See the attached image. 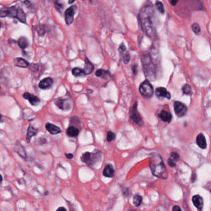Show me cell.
<instances>
[{
    "instance_id": "22",
    "label": "cell",
    "mask_w": 211,
    "mask_h": 211,
    "mask_svg": "<svg viewBox=\"0 0 211 211\" xmlns=\"http://www.w3.org/2000/svg\"><path fill=\"white\" fill-rule=\"evenodd\" d=\"M94 69V66L92 65V63H91L87 58H86L85 60V66H84V71L85 72L86 74H90L92 73Z\"/></svg>"
},
{
    "instance_id": "42",
    "label": "cell",
    "mask_w": 211,
    "mask_h": 211,
    "mask_svg": "<svg viewBox=\"0 0 211 211\" xmlns=\"http://www.w3.org/2000/svg\"><path fill=\"white\" fill-rule=\"evenodd\" d=\"M74 1H75V0H69V4H72L73 3H74Z\"/></svg>"
},
{
    "instance_id": "11",
    "label": "cell",
    "mask_w": 211,
    "mask_h": 211,
    "mask_svg": "<svg viewBox=\"0 0 211 211\" xmlns=\"http://www.w3.org/2000/svg\"><path fill=\"white\" fill-rule=\"evenodd\" d=\"M119 52L120 53V55L122 57L123 61L124 64L127 65L130 61V55L126 52V48L123 44H122L119 47Z\"/></svg>"
},
{
    "instance_id": "21",
    "label": "cell",
    "mask_w": 211,
    "mask_h": 211,
    "mask_svg": "<svg viewBox=\"0 0 211 211\" xmlns=\"http://www.w3.org/2000/svg\"><path fill=\"white\" fill-rule=\"evenodd\" d=\"M37 132V129L34 128L33 127V126L30 125L29 126V128H28V129H27V135H26V140L27 143H30L32 138L36 135Z\"/></svg>"
},
{
    "instance_id": "3",
    "label": "cell",
    "mask_w": 211,
    "mask_h": 211,
    "mask_svg": "<svg viewBox=\"0 0 211 211\" xmlns=\"http://www.w3.org/2000/svg\"><path fill=\"white\" fill-rule=\"evenodd\" d=\"M141 62L146 76L150 80H153L156 77L157 66L151 54L143 55L141 57Z\"/></svg>"
},
{
    "instance_id": "34",
    "label": "cell",
    "mask_w": 211,
    "mask_h": 211,
    "mask_svg": "<svg viewBox=\"0 0 211 211\" xmlns=\"http://www.w3.org/2000/svg\"><path fill=\"white\" fill-rule=\"evenodd\" d=\"M168 164L171 167H175L176 166L175 162H174V160H172L171 158L168 160Z\"/></svg>"
},
{
    "instance_id": "5",
    "label": "cell",
    "mask_w": 211,
    "mask_h": 211,
    "mask_svg": "<svg viewBox=\"0 0 211 211\" xmlns=\"http://www.w3.org/2000/svg\"><path fill=\"white\" fill-rule=\"evenodd\" d=\"M102 158V152L100 151L95 150L94 152L90 153L87 152L82 154L81 160L89 167L94 166L97 162L100 161Z\"/></svg>"
},
{
    "instance_id": "15",
    "label": "cell",
    "mask_w": 211,
    "mask_h": 211,
    "mask_svg": "<svg viewBox=\"0 0 211 211\" xmlns=\"http://www.w3.org/2000/svg\"><path fill=\"white\" fill-rule=\"evenodd\" d=\"M53 83V81L51 77H47L40 82L39 86L41 89H48L52 86Z\"/></svg>"
},
{
    "instance_id": "36",
    "label": "cell",
    "mask_w": 211,
    "mask_h": 211,
    "mask_svg": "<svg viewBox=\"0 0 211 211\" xmlns=\"http://www.w3.org/2000/svg\"><path fill=\"white\" fill-rule=\"evenodd\" d=\"M179 1L180 0H169V2L172 6H175L178 3Z\"/></svg>"
},
{
    "instance_id": "10",
    "label": "cell",
    "mask_w": 211,
    "mask_h": 211,
    "mask_svg": "<svg viewBox=\"0 0 211 211\" xmlns=\"http://www.w3.org/2000/svg\"><path fill=\"white\" fill-rule=\"evenodd\" d=\"M55 104L61 110H68L71 108V103L67 99L59 98L55 101Z\"/></svg>"
},
{
    "instance_id": "18",
    "label": "cell",
    "mask_w": 211,
    "mask_h": 211,
    "mask_svg": "<svg viewBox=\"0 0 211 211\" xmlns=\"http://www.w3.org/2000/svg\"><path fill=\"white\" fill-rule=\"evenodd\" d=\"M196 143L200 148L202 149H204L207 147V143H206V138L202 133H201V134H199L198 136H197Z\"/></svg>"
},
{
    "instance_id": "27",
    "label": "cell",
    "mask_w": 211,
    "mask_h": 211,
    "mask_svg": "<svg viewBox=\"0 0 211 211\" xmlns=\"http://www.w3.org/2000/svg\"><path fill=\"white\" fill-rule=\"evenodd\" d=\"M143 201V197L139 194L135 195L134 198H133V203L136 207H139L142 203Z\"/></svg>"
},
{
    "instance_id": "38",
    "label": "cell",
    "mask_w": 211,
    "mask_h": 211,
    "mask_svg": "<svg viewBox=\"0 0 211 211\" xmlns=\"http://www.w3.org/2000/svg\"><path fill=\"white\" fill-rule=\"evenodd\" d=\"M65 156L68 159H71L73 158V155L72 154H66Z\"/></svg>"
},
{
    "instance_id": "13",
    "label": "cell",
    "mask_w": 211,
    "mask_h": 211,
    "mask_svg": "<svg viewBox=\"0 0 211 211\" xmlns=\"http://www.w3.org/2000/svg\"><path fill=\"white\" fill-rule=\"evenodd\" d=\"M23 97L26 100H28L29 102V103L33 105V106H36V105H37L40 100L39 99V98H38L37 96L34 95L33 94H29L28 92H25L23 94Z\"/></svg>"
},
{
    "instance_id": "37",
    "label": "cell",
    "mask_w": 211,
    "mask_h": 211,
    "mask_svg": "<svg viewBox=\"0 0 211 211\" xmlns=\"http://www.w3.org/2000/svg\"><path fill=\"white\" fill-rule=\"evenodd\" d=\"M137 66L135 65V66H133L132 68V72H133V74H134L135 75H136L137 73H138V71H137Z\"/></svg>"
},
{
    "instance_id": "35",
    "label": "cell",
    "mask_w": 211,
    "mask_h": 211,
    "mask_svg": "<svg viewBox=\"0 0 211 211\" xmlns=\"http://www.w3.org/2000/svg\"><path fill=\"white\" fill-rule=\"evenodd\" d=\"M38 32H39L40 36H43V35H44V34L45 33V32L44 26H40V29L38 30Z\"/></svg>"
},
{
    "instance_id": "23",
    "label": "cell",
    "mask_w": 211,
    "mask_h": 211,
    "mask_svg": "<svg viewBox=\"0 0 211 211\" xmlns=\"http://www.w3.org/2000/svg\"><path fill=\"white\" fill-rule=\"evenodd\" d=\"M103 175L105 177L108 178L113 177L114 175V169L113 166L110 164L106 165L103 170Z\"/></svg>"
},
{
    "instance_id": "4",
    "label": "cell",
    "mask_w": 211,
    "mask_h": 211,
    "mask_svg": "<svg viewBox=\"0 0 211 211\" xmlns=\"http://www.w3.org/2000/svg\"><path fill=\"white\" fill-rule=\"evenodd\" d=\"M7 16L16 18L23 23H25L26 22V15L25 12L23 9L17 8L16 6H12L10 8L3 7L0 9V17H5Z\"/></svg>"
},
{
    "instance_id": "17",
    "label": "cell",
    "mask_w": 211,
    "mask_h": 211,
    "mask_svg": "<svg viewBox=\"0 0 211 211\" xmlns=\"http://www.w3.org/2000/svg\"><path fill=\"white\" fill-rule=\"evenodd\" d=\"M45 128L50 133L51 135H57V134H59V133L61 132V130L59 127H58L57 126L51 124V123H47L46 124Z\"/></svg>"
},
{
    "instance_id": "24",
    "label": "cell",
    "mask_w": 211,
    "mask_h": 211,
    "mask_svg": "<svg viewBox=\"0 0 211 211\" xmlns=\"http://www.w3.org/2000/svg\"><path fill=\"white\" fill-rule=\"evenodd\" d=\"M66 133L68 136H69V137L75 138L79 135V130L77 128L74 127V126H69V127L67 129Z\"/></svg>"
},
{
    "instance_id": "2",
    "label": "cell",
    "mask_w": 211,
    "mask_h": 211,
    "mask_svg": "<svg viewBox=\"0 0 211 211\" xmlns=\"http://www.w3.org/2000/svg\"><path fill=\"white\" fill-rule=\"evenodd\" d=\"M150 168L155 177L162 179H166L168 173L164 161L158 154L154 153L150 157Z\"/></svg>"
},
{
    "instance_id": "41",
    "label": "cell",
    "mask_w": 211,
    "mask_h": 211,
    "mask_svg": "<svg viewBox=\"0 0 211 211\" xmlns=\"http://www.w3.org/2000/svg\"><path fill=\"white\" fill-rule=\"evenodd\" d=\"M57 210H64V211H66V209L65 208V207H60L57 209Z\"/></svg>"
},
{
    "instance_id": "20",
    "label": "cell",
    "mask_w": 211,
    "mask_h": 211,
    "mask_svg": "<svg viewBox=\"0 0 211 211\" xmlns=\"http://www.w3.org/2000/svg\"><path fill=\"white\" fill-rule=\"evenodd\" d=\"M159 116L161 119V120L164 122L170 123V122L172 121V115L169 113V112L166 110H164L160 112V114L159 115Z\"/></svg>"
},
{
    "instance_id": "9",
    "label": "cell",
    "mask_w": 211,
    "mask_h": 211,
    "mask_svg": "<svg viewBox=\"0 0 211 211\" xmlns=\"http://www.w3.org/2000/svg\"><path fill=\"white\" fill-rule=\"evenodd\" d=\"M77 10L76 6H72L66 9L65 12V21L68 25L71 24L74 20V16Z\"/></svg>"
},
{
    "instance_id": "39",
    "label": "cell",
    "mask_w": 211,
    "mask_h": 211,
    "mask_svg": "<svg viewBox=\"0 0 211 211\" xmlns=\"http://www.w3.org/2000/svg\"><path fill=\"white\" fill-rule=\"evenodd\" d=\"M172 210H173V211H175V210H181V209L180 208V207H179V206H174V207H173Z\"/></svg>"
},
{
    "instance_id": "1",
    "label": "cell",
    "mask_w": 211,
    "mask_h": 211,
    "mask_svg": "<svg viewBox=\"0 0 211 211\" xmlns=\"http://www.w3.org/2000/svg\"><path fill=\"white\" fill-rule=\"evenodd\" d=\"M155 14L151 6H145L139 14V22L143 32L149 37H156V28L155 25Z\"/></svg>"
},
{
    "instance_id": "31",
    "label": "cell",
    "mask_w": 211,
    "mask_h": 211,
    "mask_svg": "<svg viewBox=\"0 0 211 211\" xmlns=\"http://www.w3.org/2000/svg\"><path fill=\"white\" fill-rule=\"evenodd\" d=\"M191 28L193 31L196 33V34H199L201 32V29L199 25L197 23H194L192 25H191Z\"/></svg>"
},
{
    "instance_id": "32",
    "label": "cell",
    "mask_w": 211,
    "mask_h": 211,
    "mask_svg": "<svg viewBox=\"0 0 211 211\" xmlns=\"http://www.w3.org/2000/svg\"><path fill=\"white\" fill-rule=\"evenodd\" d=\"M171 159L175 161H178L180 159L179 154L177 152H172L171 153Z\"/></svg>"
},
{
    "instance_id": "26",
    "label": "cell",
    "mask_w": 211,
    "mask_h": 211,
    "mask_svg": "<svg viewBox=\"0 0 211 211\" xmlns=\"http://www.w3.org/2000/svg\"><path fill=\"white\" fill-rule=\"evenodd\" d=\"M17 43L19 47L22 49H25L29 45V41H28L27 39L25 37H20L18 40Z\"/></svg>"
},
{
    "instance_id": "45",
    "label": "cell",
    "mask_w": 211,
    "mask_h": 211,
    "mask_svg": "<svg viewBox=\"0 0 211 211\" xmlns=\"http://www.w3.org/2000/svg\"><path fill=\"white\" fill-rule=\"evenodd\" d=\"M1 23H0V28H1Z\"/></svg>"
},
{
    "instance_id": "16",
    "label": "cell",
    "mask_w": 211,
    "mask_h": 211,
    "mask_svg": "<svg viewBox=\"0 0 211 211\" xmlns=\"http://www.w3.org/2000/svg\"><path fill=\"white\" fill-rule=\"evenodd\" d=\"M192 201L193 202V204L197 208L198 210H202L203 208L204 202L203 199L201 196L199 195H195L193 197Z\"/></svg>"
},
{
    "instance_id": "19",
    "label": "cell",
    "mask_w": 211,
    "mask_h": 211,
    "mask_svg": "<svg viewBox=\"0 0 211 211\" xmlns=\"http://www.w3.org/2000/svg\"><path fill=\"white\" fill-rule=\"evenodd\" d=\"M14 63H15V65L16 66L19 67V68H28L30 64L29 62H27L25 61L24 59L22 58H16L14 60Z\"/></svg>"
},
{
    "instance_id": "6",
    "label": "cell",
    "mask_w": 211,
    "mask_h": 211,
    "mask_svg": "<svg viewBox=\"0 0 211 211\" xmlns=\"http://www.w3.org/2000/svg\"><path fill=\"white\" fill-rule=\"evenodd\" d=\"M139 92L144 98H149L152 97L154 89L148 80L144 81L139 86Z\"/></svg>"
},
{
    "instance_id": "33",
    "label": "cell",
    "mask_w": 211,
    "mask_h": 211,
    "mask_svg": "<svg viewBox=\"0 0 211 211\" xmlns=\"http://www.w3.org/2000/svg\"><path fill=\"white\" fill-rule=\"evenodd\" d=\"M107 72L104 71L103 69H98L96 71L95 73V75L97 77H101L102 76H103L105 74H106Z\"/></svg>"
},
{
    "instance_id": "14",
    "label": "cell",
    "mask_w": 211,
    "mask_h": 211,
    "mask_svg": "<svg viewBox=\"0 0 211 211\" xmlns=\"http://www.w3.org/2000/svg\"><path fill=\"white\" fill-rule=\"evenodd\" d=\"M15 151L19 155V156L22 157L23 159H25L27 158V154L25 151L24 147H23V146L22 144H21V143L19 141H18V140L15 144Z\"/></svg>"
},
{
    "instance_id": "28",
    "label": "cell",
    "mask_w": 211,
    "mask_h": 211,
    "mask_svg": "<svg viewBox=\"0 0 211 211\" xmlns=\"http://www.w3.org/2000/svg\"><path fill=\"white\" fill-rule=\"evenodd\" d=\"M183 92L186 95H191L192 94V89L191 86L188 84H185V85L182 88Z\"/></svg>"
},
{
    "instance_id": "25",
    "label": "cell",
    "mask_w": 211,
    "mask_h": 211,
    "mask_svg": "<svg viewBox=\"0 0 211 211\" xmlns=\"http://www.w3.org/2000/svg\"><path fill=\"white\" fill-rule=\"evenodd\" d=\"M72 73L75 77H83L86 75L84 71V69H82L79 68H75L73 69Z\"/></svg>"
},
{
    "instance_id": "12",
    "label": "cell",
    "mask_w": 211,
    "mask_h": 211,
    "mask_svg": "<svg viewBox=\"0 0 211 211\" xmlns=\"http://www.w3.org/2000/svg\"><path fill=\"white\" fill-rule=\"evenodd\" d=\"M156 95L159 99H163L164 98H167L168 99H170L171 95L168 92V90L164 87H159L156 90Z\"/></svg>"
},
{
    "instance_id": "7",
    "label": "cell",
    "mask_w": 211,
    "mask_h": 211,
    "mask_svg": "<svg viewBox=\"0 0 211 211\" xmlns=\"http://www.w3.org/2000/svg\"><path fill=\"white\" fill-rule=\"evenodd\" d=\"M137 107H138V103L136 102L135 103L134 105H133L131 109L130 118L135 124H136L139 126H141L143 124V119L141 116H140V114H139L137 109Z\"/></svg>"
},
{
    "instance_id": "30",
    "label": "cell",
    "mask_w": 211,
    "mask_h": 211,
    "mask_svg": "<svg viewBox=\"0 0 211 211\" xmlns=\"http://www.w3.org/2000/svg\"><path fill=\"white\" fill-rule=\"evenodd\" d=\"M116 138V135L114 132H111V131H108L107 132V140L108 142H111L112 140H115Z\"/></svg>"
},
{
    "instance_id": "44",
    "label": "cell",
    "mask_w": 211,
    "mask_h": 211,
    "mask_svg": "<svg viewBox=\"0 0 211 211\" xmlns=\"http://www.w3.org/2000/svg\"><path fill=\"white\" fill-rule=\"evenodd\" d=\"M1 119H2V115H1V114H0V122H1Z\"/></svg>"
},
{
    "instance_id": "43",
    "label": "cell",
    "mask_w": 211,
    "mask_h": 211,
    "mask_svg": "<svg viewBox=\"0 0 211 211\" xmlns=\"http://www.w3.org/2000/svg\"><path fill=\"white\" fill-rule=\"evenodd\" d=\"M3 181V177H2V175L0 174V182H1Z\"/></svg>"
},
{
    "instance_id": "29",
    "label": "cell",
    "mask_w": 211,
    "mask_h": 211,
    "mask_svg": "<svg viewBox=\"0 0 211 211\" xmlns=\"http://www.w3.org/2000/svg\"><path fill=\"white\" fill-rule=\"evenodd\" d=\"M156 6V8L159 12H160L162 14H164L165 12L164 6V4L162 3H161L160 1H157Z\"/></svg>"
},
{
    "instance_id": "40",
    "label": "cell",
    "mask_w": 211,
    "mask_h": 211,
    "mask_svg": "<svg viewBox=\"0 0 211 211\" xmlns=\"http://www.w3.org/2000/svg\"><path fill=\"white\" fill-rule=\"evenodd\" d=\"M123 193H124V194H125V195H128V193H130V190H129V189H128V188H126V189H125V191L124 190H123Z\"/></svg>"
},
{
    "instance_id": "8",
    "label": "cell",
    "mask_w": 211,
    "mask_h": 211,
    "mask_svg": "<svg viewBox=\"0 0 211 211\" xmlns=\"http://www.w3.org/2000/svg\"><path fill=\"white\" fill-rule=\"evenodd\" d=\"M174 110L176 115L179 117L184 116L187 113V107L180 102H175L174 103Z\"/></svg>"
}]
</instances>
